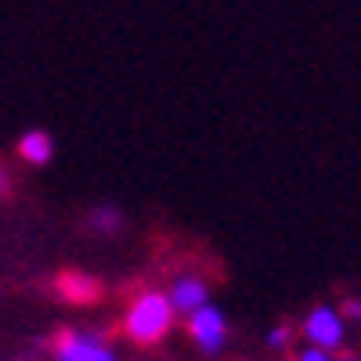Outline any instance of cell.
<instances>
[{"label":"cell","mask_w":361,"mask_h":361,"mask_svg":"<svg viewBox=\"0 0 361 361\" xmlns=\"http://www.w3.org/2000/svg\"><path fill=\"white\" fill-rule=\"evenodd\" d=\"M188 333H192V340H195L199 350L217 354V350L228 343V318H224L221 307L202 304V307H195V311L188 314Z\"/></svg>","instance_id":"3957f363"},{"label":"cell","mask_w":361,"mask_h":361,"mask_svg":"<svg viewBox=\"0 0 361 361\" xmlns=\"http://www.w3.org/2000/svg\"><path fill=\"white\" fill-rule=\"evenodd\" d=\"M296 361H336V357H333V350H322V347H307V350L300 354Z\"/></svg>","instance_id":"30bf717a"},{"label":"cell","mask_w":361,"mask_h":361,"mask_svg":"<svg viewBox=\"0 0 361 361\" xmlns=\"http://www.w3.org/2000/svg\"><path fill=\"white\" fill-rule=\"evenodd\" d=\"M170 325H173V307H170V300L166 293H156V289H145L130 300V307L123 314V333L130 343L137 347H152L159 343L166 333H170Z\"/></svg>","instance_id":"6da1fadb"},{"label":"cell","mask_w":361,"mask_h":361,"mask_svg":"<svg viewBox=\"0 0 361 361\" xmlns=\"http://www.w3.org/2000/svg\"><path fill=\"white\" fill-rule=\"evenodd\" d=\"M54 361H116V350L102 333L62 329L54 336Z\"/></svg>","instance_id":"7a4b0ae2"},{"label":"cell","mask_w":361,"mask_h":361,"mask_svg":"<svg viewBox=\"0 0 361 361\" xmlns=\"http://www.w3.org/2000/svg\"><path fill=\"white\" fill-rule=\"evenodd\" d=\"M343 361H354V357H343Z\"/></svg>","instance_id":"7c38bea8"},{"label":"cell","mask_w":361,"mask_h":361,"mask_svg":"<svg viewBox=\"0 0 361 361\" xmlns=\"http://www.w3.org/2000/svg\"><path fill=\"white\" fill-rule=\"evenodd\" d=\"M15 152H18V159H22V163L44 166V163H51V156H54V141H51V134H47V130H29V134H22V137H18Z\"/></svg>","instance_id":"8992f818"},{"label":"cell","mask_w":361,"mask_h":361,"mask_svg":"<svg viewBox=\"0 0 361 361\" xmlns=\"http://www.w3.org/2000/svg\"><path fill=\"white\" fill-rule=\"evenodd\" d=\"M11 192V173H8V166L0 163V195H8Z\"/></svg>","instance_id":"8fae6325"},{"label":"cell","mask_w":361,"mask_h":361,"mask_svg":"<svg viewBox=\"0 0 361 361\" xmlns=\"http://www.w3.org/2000/svg\"><path fill=\"white\" fill-rule=\"evenodd\" d=\"M58 293L73 304H90V300L102 296V286L90 279V275H80V271H66L62 279H58Z\"/></svg>","instance_id":"52a82bcc"},{"label":"cell","mask_w":361,"mask_h":361,"mask_svg":"<svg viewBox=\"0 0 361 361\" xmlns=\"http://www.w3.org/2000/svg\"><path fill=\"white\" fill-rule=\"evenodd\" d=\"M289 340H293L289 329H286V325H275V329H271V336H267V347H271V350H286Z\"/></svg>","instance_id":"ba28073f"},{"label":"cell","mask_w":361,"mask_h":361,"mask_svg":"<svg viewBox=\"0 0 361 361\" xmlns=\"http://www.w3.org/2000/svg\"><path fill=\"white\" fill-rule=\"evenodd\" d=\"M90 224H94V228H116L119 224V214H116V209H94V217H90Z\"/></svg>","instance_id":"9c48e42d"},{"label":"cell","mask_w":361,"mask_h":361,"mask_svg":"<svg viewBox=\"0 0 361 361\" xmlns=\"http://www.w3.org/2000/svg\"><path fill=\"white\" fill-rule=\"evenodd\" d=\"M304 336L311 340V347H322V350H336L343 347V336H347V325L343 318L333 311V307H314L304 322Z\"/></svg>","instance_id":"277c9868"},{"label":"cell","mask_w":361,"mask_h":361,"mask_svg":"<svg viewBox=\"0 0 361 361\" xmlns=\"http://www.w3.org/2000/svg\"><path fill=\"white\" fill-rule=\"evenodd\" d=\"M206 296H209V289H206V282H202V279H195V275L177 279V282L170 286V293H166L173 314H192L195 307H202V304H206Z\"/></svg>","instance_id":"5b68a950"}]
</instances>
